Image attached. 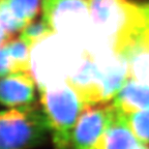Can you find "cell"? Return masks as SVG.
<instances>
[{"label": "cell", "instance_id": "cell-11", "mask_svg": "<svg viewBox=\"0 0 149 149\" xmlns=\"http://www.w3.org/2000/svg\"><path fill=\"white\" fill-rule=\"evenodd\" d=\"M145 145L128 127L123 115L117 111L115 119L95 149H144Z\"/></svg>", "mask_w": 149, "mask_h": 149}, {"label": "cell", "instance_id": "cell-2", "mask_svg": "<svg viewBox=\"0 0 149 149\" xmlns=\"http://www.w3.org/2000/svg\"><path fill=\"white\" fill-rule=\"evenodd\" d=\"M84 56L81 47L55 32L35 42L30 50V72L40 91L68 82Z\"/></svg>", "mask_w": 149, "mask_h": 149}, {"label": "cell", "instance_id": "cell-8", "mask_svg": "<svg viewBox=\"0 0 149 149\" xmlns=\"http://www.w3.org/2000/svg\"><path fill=\"white\" fill-rule=\"evenodd\" d=\"M42 0H0V24L14 34L40 13Z\"/></svg>", "mask_w": 149, "mask_h": 149}, {"label": "cell", "instance_id": "cell-15", "mask_svg": "<svg viewBox=\"0 0 149 149\" xmlns=\"http://www.w3.org/2000/svg\"><path fill=\"white\" fill-rule=\"evenodd\" d=\"M15 72L14 61L8 52L6 45L0 48V78Z\"/></svg>", "mask_w": 149, "mask_h": 149}, {"label": "cell", "instance_id": "cell-5", "mask_svg": "<svg viewBox=\"0 0 149 149\" xmlns=\"http://www.w3.org/2000/svg\"><path fill=\"white\" fill-rule=\"evenodd\" d=\"M42 8L54 32L85 51L92 31L88 0H42Z\"/></svg>", "mask_w": 149, "mask_h": 149}, {"label": "cell", "instance_id": "cell-4", "mask_svg": "<svg viewBox=\"0 0 149 149\" xmlns=\"http://www.w3.org/2000/svg\"><path fill=\"white\" fill-rule=\"evenodd\" d=\"M50 132L42 108L23 106L0 111V149H31Z\"/></svg>", "mask_w": 149, "mask_h": 149}, {"label": "cell", "instance_id": "cell-3", "mask_svg": "<svg viewBox=\"0 0 149 149\" xmlns=\"http://www.w3.org/2000/svg\"><path fill=\"white\" fill-rule=\"evenodd\" d=\"M40 104L55 149H72V132L81 112L87 105L68 82L54 84L42 89Z\"/></svg>", "mask_w": 149, "mask_h": 149}, {"label": "cell", "instance_id": "cell-6", "mask_svg": "<svg viewBox=\"0 0 149 149\" xmlns=\"http://www.w3.org/2000/svg\"><path fill=\"white\" fill-rule=\"evenodd\" d=\"M117 114L113 104L87 105L81 112L72 137V149H95Z\"/></svg>", "mask_w": 149, "mask_h": 149}, {"label": "cell", "instance_id": "cell-9", "mask_svg": "<svg viewBox=\"0 0 149 149\" xmlns=\"http://www.w3.org/2000/svg\"><path fill=\"white\" fill-rule=\"evenodd\" d=\"M128 78L149 85V25L126 50Z\"/></svg>", "mask_w": 149, "mask_h": 149}, {"label": "cell", "instance_id": "cell-13", "mask_svg": "<svg viewBox=\"0 0 149 149\" xmlns=\"http://www.w3.org/2000/svg\"><path fill=\"white\" fill-rule=\"evenodd\" d=\"M120 113V112H119ZM128 127L142 143L149 142V109L123 114Z\"/></svg>", "mask_w": 149, "mask_h": 149}, {"label": "cell", "instance_id": "cell-7", "mask_svg": "<svg viewBox=\"0 0 149 149\" xmlns=\"http://www.w3.org/2000/svg\"><path fill=\"white\" fill-rule=\"evenodd\" d=\"M35 84L30 72H12L0 78V104L10 108L31 105L35 98Z\"/></svg>", "mask_w": 149, "mask_h": 149}, {"label": "cell", "instance_id": "cell-16", "mask_svg": "<svg viewBox=\"0 0 149 149\" xmlns=\"http://www.w3.org/2000/svg\"><path fill=\"white\" fill-rule=\"evenodd\" d=\"M13 38H14V34L8 32V31L0 24V48L5 46V45L8 42H10Z\"/></svg>", "mask_w": 149, "mask_h": 149}, {"label": "cell", "instance_id": "cell-17", "mask_svg": "<svg viewBox=\"0 0 149 149\" xmlns=\"http://www.w3.org/2000/svg\"><path fill=\"white\" fill-rule=\"evenodd\" d=\"M144 149H149V148H148L147 146H145V147H144Z\"/></svg>", "mask_w": 149, "mask_h": 149}, {"label": "cell", "instance_id": "cell-1", "mask_svg": "<svg viewBox=\"0 0 149 149\" xmlns=\"http://www.w3.org/2000/svg\"><path fill=\"white\" fill-rule=\"evenodd\" d=\"M88 1L92 31L85 52L91 57L124 55L149 25V5H138L128 0Z\"/></svg>", "mask_w": 149, "mask_h": 149}, {"label": "cell", "instance_id": "cell-12", "mask_svg": "<svg viewBox=\"0 0 149 149\" xmlns=\"http://www.w3.org/2000/svg\"><path fill=\"white\" fill-rule=\"evenodd\" d=\"M6 47L14 61L15 72H30L31 47L22 38H13L7 42Z\"/></svg>", "mask_w": 149, "mask_h": 149}, {"label": "cell", "instance_id": "cell-14", "mask_svg": "<svg viewBox=\"0 0 149 149\" xmlns=\"http://www.w3.org/2000/svg\"><path fill=\"white\" fill-rule=\"evenodd\" d=\"M53 32L54 31L52 30V28L46 23V21L40 20V21L33 22V23L31 22L27 26H25L21 31L20 38H22L24 42L32 47L35 42L42 40V38Z\"/></svg>", "mask_w": 149, "mask_h": 149}, {"label": "cell", "instance_id": "cell-10", "mask_svg": "<svg viewBox=\"0 0 149 149\" xmlns=\"http://www.w3.org/2000/svg\"><path fill=\"white\" fill-rule=\"evenodd\" d=\"M113 106L120 113L149 109V85L128 78L113 98Z\"/></svg>", "mask_w": 149, "mask_h": 149}]
</instances>
